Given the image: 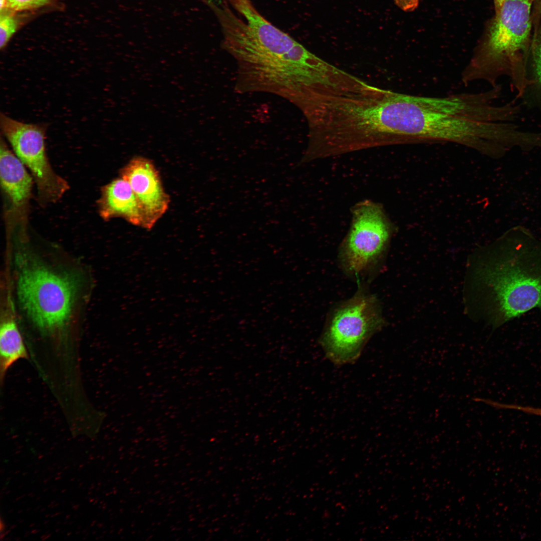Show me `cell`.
<instances>
[{
    "label": "cell",
    "mask_w": 541,
    "mask_h": 541,
    "mask_svg": "<svg viewBox=\"0 0 541 541\" xmlns=\"http://www.w3.org/2000/svg\"><path fill=\"white\" fill-rule=\"evenodd\" d=\"M225 50L236 63L237 92L273 94L301 112L347 90L354 79V75L310 52L260 14L240 23Z\"/></svg>",
    "instance_id": "obj_1"
},
{
    "label": "cell",
    "mask_w": 541,
    "mask_h": 541,
    "mask_svg": "<svg viewBox=\"0 0 541 541\" xmlns=\"http://www.w3.org/2000/svg\"><path fill=\"white\" fill-rule=\"evenodd\" d=\"M466 300L493 329L541 310V240L517 225L472 256Z\"/></svg>",
    "instance_id": "obj_2"
},
{
    "label": "cell",
    "mask_w": 541,
    "mask_h": 541,
    "mask_svg": "<svg viewBox=\"0 0 541 541\" xmlns=\"http://www.w3.org/2000/svg\"><path fill=\"white\" fill-rule=\"evenodd\" d=\"M27 239L19 240L13 255L19 307L40 332L48 335L62 332L76 320L85 301L86 274L61 258L33 250Z\"/></svg>",
    "instance_id": "obj_3"
},
{
    "label": "cell",
    "mask_w": 541,
    "mask_h": 541,
    "mask_svg": "<svg viewBox=\"0 0 541 541\" xmlns=\"http://www.w3.org/2000/svg\"><path fill=\"white\" fill-rule=\"evenodd\" d=\"M530 0H505L480 44L461 74L464 85L485 81L493 87L509 76L520 93L527 85L523 55L531 30Z\"/></svg>",
    "instance_id": "obj_4"
},
{
    "label": "cell",
    "mask_w": 541,
    "mask_h": 541,
    "mask_svg": "<svg viewBox=\"0 0 541 541\" xmlns=\"http://www.w3.org/2000/svg\"><path fill=\"white\" fill-rule=\"evenodd\" d=\"M384 325L377 297L361 290L330 314L320 344L326 356L335 364L352 363Z\"/></svg>",
    "instance_id": "obj_5"
},
{
    "label": "cell",
    "mask_w": 541,
    "mask_h": 541,
    "mask_svg": "<svg viewBox=\"0 0 541 541\" xmlns=\"http://www.w3.org/2000/svg\"><path fill=\"white\" fill-rule=\"evenodd\" d=\"M351 221L339 251L341 267L359 279L375 270L386 253L392 227L380 203L364 200L351 209Z\"/></svg>",
    "instance_id": "obj_6"
},
{
    "label": "cell",
    "mask_w": 541,
    "mask_h": 541,
    "mask_svg": "<svg viewBox=\"0 0 541 541\" xmlns=\"http://www.w3.org/2000/svg\"><path fill=\"white\" fill-rule=\"evenodd\" d=\"M0 124L2 132L15 154L33 178L40 205L44 206L59 200L70 187L68 182L55 171L49 160L46 126L21 122L3 113Z\"/></svg>",
    "instance_id": "obj_7"
},
{
    "label": "cell",
    "mask_w": 541,
    "mask_h": 541,
    "mask_svg": "<svg viewBox=\"0 0 541 541\" xmlns=\"http://www.w3.org/2000/svg\"><path fill=\"white\" fill-rule=\"evenodd\" d=\"M1 185L5 201V219L8 236L15 230L17 235H27L32 197L33 177L27 168L1 138Z\"/></svg>",
    "instance_id": "obj_8"
},
{
    "label": "cell",
    "mask_w": 541,
    "mask_h": 541,
    "mask_svg": "<svg viewBox=\"0 0 541 541\" xmlns=\"http://www.w3.org/2000/svg\"><path fill=\"white\" fill-rule=\"evenodd\" d=\"M120 176L130 185L143 213L145 229L150 230L167 210L170 198L152 161L144 157L132 158L120 169Z\"/></svg>",
    "instance_id": "obj_9"
},
{
    "label": "cell",
    "mask_w": 541,
    "mask_h": 541,
    "mask_svg": "<svg viewBox=\"0 0 541 541\" xmlns=\"http://www.w3.org/2000/svg\"><path fill=\"white\" fill-rule=\"evenodd\" d=\"M98 212L105 221L121 218L145 228V218L129 184L119 176L103 186L98 200Z\"/></svg>",
    "instance_id": "obj_10"
},
{
    "label": "cell",
    "mask_w": 541,
    "mask_h": 541,
    "mask_svg": "<svg viewBox=\"0 0 541 541\" xmlns=\"http://www.w3.org/2000/svg\"><path fill=\"white\" fill-rule=\"evenodd\" d=\"M1 307L0 324V375L1 382L17 361L29 357L16 317L14 297L7 285Z\"/></svg>",
    "instance_id": "obj_11"
},
{
    "label": "cell",
    "mask_w": 541,
    "mask_h": 541,
    "mask_svg": "<svg viewBox=\"0 0 541 541\" xmlns=\"http://www.w3.org/2000/svg\"><path fill=\"white\" fill-rule=\"evenodd\" d=\"M20 22L16 16L6 11L1 13L0 18V48L4 49L16 33Z\"/></svg>",
    "instance_id": "obj_12"
},
{
    "label": "cell",
    "mask_w": 541,
    "mask_h": 541,
    "mask_svg": "<svg viewBox=\"0 0 541 541\" xmlns=\"http://www.w3.org/2000/svg\"><path fill=\"white\" fill-rule=\"evenodd\" d=\"M51 0H6L7 9L15 12H23L45 7Z\"/></svg>",
    "instance_id": "obj_13"
},
{
    "label": "cell",
    "mask_w": 541,
    "mask_h": 541,
    "mask_svg": "<svg viewBox=\"0 0 541 541\" xmlns=\"http://www.w3.org/2000/svg\"><path fill=\"white\" fill-rule=\"evenodd\" d=\"M532 57L534 73L541 87V30L538 33L533 44Z\"/></svg>",
    "instance_id": "obj_14"
},
{
    "label": "cell",
    "mask_w": 541,
    "mask_h": 541,
    "mask_svg": "<svg viewBox=\"0 0 541 541\" xmlns=\"http://www.w3.org/2000/svg\"><path fill=\"white\" fill-rule=\"evenodd\" d=\"M396 6L405 12L414 11L418 6L420 0H394Z\"/></svg>",
    "instance_id": "obj_15"
},
{
    "label": "cell",
    "mask_w": 541,
    "mask_h": 541,
    "mask_svg": "<svg viewBox=\"0 0 541 541\" xmlns=\"http://www.w3.org/2000/svg\"><path fill=\"white\" fill-rule=\"evenodd\" d=\"M238 11L252 5L249 0H228Z\"/></svg>",
    "instance_id": "obj_16"
},
{
    "label": "cell",
    "mask_w": 541,
    "mask_h": 541,
    "mask_svg": "<svg viewBox=\"0 0 541 541\" xmlns=\"http://www.w3.org/2000/svg\"><path fill=\"white\" fill-rule=\"evenodd\" d=\"M505 0H493L495 14L500 9Z\"/></svg>",
    "instance_id": "obj_17"
},
{
    "label": "cell",
    "mask_w": 541,
    "mask_h": 541,
    "mask_svg": "<svg viewBox=\"0 0 541 541\" xmlns=\"http://www.w3.org/2000/svg\"><path fill=\"white\" fill-rule=\"evenodd\" d=\"M6 526L2 519H1V538L5 536Z\"/></svg>",
    "instance_id": "obj_18"
},
{
    "label": "cell",
    "mask_w": 541,
    "mask_h": 541,
    "mask_svg": "<svg viewBox=\"0 0 541 541\" xmlns=\"http://www.w3.org/2000/svg\"><path fill=\"white\" fill-rule=\"evenodd\" d=\"M538 1H541V0H538Z\"/></svg>",
    "instance_id": "obj_19"
}]
</instances>
